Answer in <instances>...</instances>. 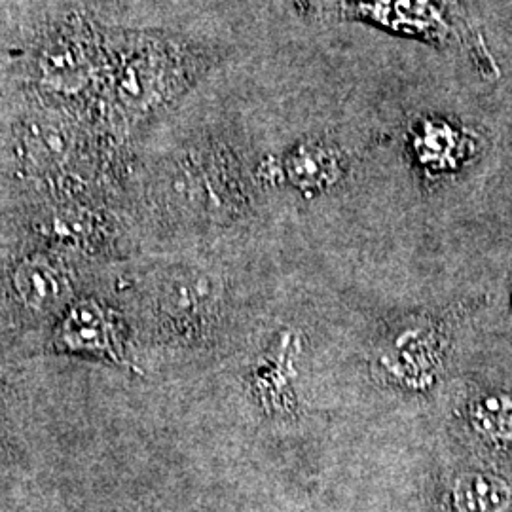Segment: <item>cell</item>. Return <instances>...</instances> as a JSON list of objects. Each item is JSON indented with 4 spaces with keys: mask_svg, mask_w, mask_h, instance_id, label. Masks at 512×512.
Returning a JSON list of instances; mask_svg holds the SVG:
<instances>
[{
    "mask_svg": "<svg viewBox=\"0 0 512 512\" xmlns=\"http://www.w3.org/2000/svg\"><path fill=\"white\" fill-rule=\"evenodd\" d=\"M57 342L74 353H90L114 361L122 359L118 332L109 311L93 298L76 300L67 308L57 329Z\"/></svg>",
    "mask_w": 512,
    "mask_h": 512,
    "instance_id": "cell-1",
    "label": "cell"
},
{
    "mask_svg": "<svg viewBox=\"0 0 512 512\" xmlns=\"http://www.w3.org/2000/svg\"><path fill=\"white\" fill-rule=\"evenodd\" d=\"M14 289L19 300L38 313H50L63 306L69 298V283L55 268L54 264L42 256L23 260L14 272Z\"/></svg>",
    "mask_w": 512,
    "mask_h": 512,
    "instance_id": "cell-2",
    "label": "cell"
},
{
    "mask_svg": "<svg viewBox=\"0 0 512 512\" xmlns=\"http://www.w3.org/2000/svg\"><path fill=\"white\" fill-rule=\"evenodd\" d=\"M452 495L458 512H503L511 503V488L503 478L478 471L459 476Z\"/></svg>",
    "mask_w": 512,
    "mask_h": 512,
    "instance_id": "cell-3",
    "label": "cell"
},
{
    "mask_svg": "<svg viewBox=\"0 0 512 512\" xmlns=\"http://www.w3.org/2000/svg\"><path fill=\"white\" fill-rule=\"evenodd\" d=\"M332 169L334 160L321 150H304L293 162L294 179H298L300 183H325L332 177Z\"/></svg>",
    "mask_w": 512,
    "mask_h": 512,
    "instance_id": "cell-4",
    "label": "cell"
}]
</instances>
